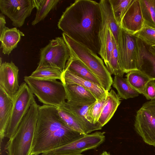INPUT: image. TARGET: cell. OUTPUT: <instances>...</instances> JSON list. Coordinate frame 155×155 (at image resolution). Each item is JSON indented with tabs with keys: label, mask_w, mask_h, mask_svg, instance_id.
<instances>
[{
	"label": "cell",
	"mask_w": 155,
	"mask_h": 155,
	"mask_svg": "<svg viewBox=\"0 0 155 155\" xmlns=\"http://www.w3.org/2000/svg\"><path fill=\"white\" fill-rule=\"evenodd\" d=\"M65 70L102 87L99 80L90 70L79 60L71 55L66 62Z\"/></svg>",
	"instance_id": "cell-22"
},
{
	"label": "cell",
	"mask_w": 155,
	"mask_h": 155,
	"mask_svg": "<svg viewBox=\"0 0 155 155\" xmlns=\"http://www.w3.org/2000/svg\"><path fill=\"white\" fill-rule=\"evenodd\" d=\"M134 127L146 143L155 147V100L145 102L137 110Z\"/></svg>",
	"instance_id": "cell-9"
},
{
	"label": "cell",
	"mask_w": 155,
	"mask_h": 155,
	"mask_svg": "<svg viewBox=\"0 0 155 155\" xmlns=\"http://www.w3.org/2000/svg\"><path fill=\"white\" fill-rule=\"evenodd\" d=\"M115 18L120 25L121 20L132 0H110Z\"/></svg>",
	"instance_id": "cell-33"
},
{
	"label": "cell",
	"mask_w": 155,
	"mask_h": 155,
	"mask_svg": "<svg viewBox=\"0 0 155 155\" xmlns=\"http://www.w3.org/2000/svg\"><path fill=\"white\" fill-rule=\"evenodd\" d=\"M142 94L148 100H155V80H151L147 83Z\"/></svg>",
	"instance_id": "cell-34"
},
{
	"label": "cell",
	"mask_w": 155,
	"mask_h": 155,
	"mask_svg": "<svg viewBox=\"0 0 155 155\" xmlns=\"http://www.w3.org/2000/svg\"><path fill=\"white\" fill-rule=\"evenodd\" d=\"M144 25L140 0H132L120 22L122 28L134 34Z\"/></svg>",
	"instance_id": "cell-13"
},
{
	"label": "cell",
	"mask_w": 155,
	"mask_h": 155,
	"mask_svg": "<svg viewBox=\"0 0 155 155\" xmlns=\"http://www.w3.org/2000/svg\"><path fill=\"white\" fill-rule=\"evenodd\" d=\"M18 71V67L12 61L0 64V86L13 100L20 87Z\"/></svg>",
	"instance_id": "cell-12"
},
{
	"label": "cell",
	"mask_w": 155,
	"mask_h": 155,
	"mask_svg": "<svg viewBox=\"0 0 155 155\" xmlns=\"http://www.w3.org/2000/svg\"><path fill=\"white\" fill-rule=\"evenodd\" d=\"M37 155H84L81 154H47L41 153Z\"/></svg>",
	"instance_id": "cell-36"
},
{
	"label": "cell",
	"mask_w": 155,
	"mask_h": 155,
	"mask_svg": "<svg viewBox=\"0 0 155 155\" xmlns=\"http://www.w3.org/2000/svg\"><path fill=\"white\" fill-rule=\"evenodd\" d=\"M67 126L59 115L58 107L40 106L31 155L56 149L84 135Z\"/></svg>",
	"instance_id": "cell-2"
},
{
	"label": "cell",
	"mask_w": 155,
	"mask_h": 155,
	"mask_svg": "<svg viewBox=\"0 0 155 155\" xmlns=\"http://www.w3.org/2000/svg\"><path fill=\"white\" fill-rule=\"evenodd\" d=\"M105 132L97 131L87 134L62 146L45 152L47 154H81L83 152L97 148L105 141Z\"/></svg>",
	"instance_id": "cell-10"
},
{
	"label": "cell",
	"mask_w": 155,
	"mask_h": 155,
	"mask_svg": "<svg viewBox=\"0 0 155 155\" xmlns=\"http://www.w3.org/2000/svg\"><path fill=\"white\" fill-rule=\"evenodd\" d=\"M114 49L109 60L106 66L111 75L123 76L124 74L121 70L119 64L118 47L113 36Z\"/></svg>",
	"instance_id": "cell-29"
},
{
	"label": "cell",
	"mask_w": 155,
	"mask_h": 155,
	"mask_svg": "<svg viewBox=\"0 0 155 155\" xmlns=\"http://www.w3.org/2000/svg\"><path fill=\"white\" fill-rule=\"evenodd\" d=\"M24 81L33 94L44 105L60 107L67 100L64 84L57 80H44L25 76Z\"/></svg>",
	"instance_id": "cell-5"
},
{
	"label": "cell",
	"mask_w": 155,
	"mask_h": 155,
	"mask_svg": "<svg viewBox=\"0 0 155 155\" xmlns=\"http://www.w3.org/2000/svg\"><path fill=\"white\" fill-rule=\"evenodd\" d=\"M117 46L120 65L123 72L127 73L132 70H137V38L120 28Z\"/></svg>",
	"instance_id": "cell-8"
},
{
	"label": "cell",
	"mask_w": 155,
	"mask_h": 155,
	"mask_svg": "<svg viewBox=\"0 0 155 155\" xmlns=\"http://www.w3.org/2000/svg\"><path fill=\"white\" fill-rule=\"evenodd\" d=\"M61 81L63 84H77L81 86L91 93L97 100L102 98L108 92L102 87L67 70L63 72Z\"/></svg>",
	"instance_id": "cell-17"
},
{
	"label": "cell",
	"mask_w": 155,
	"mask_h": 155,
	"mask_svg": "<svg viewBox=\"0 0 155 155\" xmlns=\"http://www.w3.org/2000/svg\"><path fill=\"white\" fill-rule=\"evenodd\" d=\"M120 98L114 90L111 89L107 94L106 101L97 121L102 127L111 119L120 104Z\"/></svg>",
	"instance_id": "cell-20"
},
{
	"label": "cell",
	"mask_w": 155,
	"mask_h": 155,
	"mask_svg": "<svg viewBox=\"0 0 155 155\" xmlns=\"http://www.w3.org/2000/svg\"><path fill=\"white\" fill-rule=\"evenodd\" d=\"M112 85L117 90L120 98L127 99L139 95V93L130 86L126 78L122 76H114Z\"/></svg>",
	"instance_id": "cell-25"
},
{
	"label": "cell",
	"mask_w": 155,
	"mask_h": 155,
	"mask_svg": "<svg viewBox=\"0 0 155 155\" xmlns=\"http://www.w3.org/2000/svg\"><path fill=\"white\" fill-rule=\"evenodd\" d=\"M34 8V0H0L1 13L9 18L16 27L24 25Z\"/></svg>",
	"instance_id": "cell-11"
},
{
	"label": "cell",
	"mask_w": 155,
	"mask_h": 155,
	"mask_svg": "<svg viewBox=\"0 0 155 155\" xmlns=\"http://www.w3.org/2000/svg\"><path fill=\"white\" fill-rule=\"evenodd\" d=\"M40 53L37 68L51 67L63 72L71 56L70 49L62 37H57L50 41L48 45L40 49Z\"/></svg>",
	"instance_id": "cell-6"
},
{
	"label": "cell",
	"mask_w": 155,
	"mask_h": 155,
	"mask_svg": "<svg viewBox=\"0 0 155 155\" xmlns=\"http://www.w3.org/2000/svg\"><path fill=\"white\" fill-rule=\"evenodd\" d=\"M99 39L100 48L99 54L106 65L114 49L113 35L107 25L102 27L99 34Z\"/></svg>",
	"instance_id": "cell-23"
},
{
	"label": "cell",
	"mask_w": 155,
	"mask_h": 155,
	"mask_svg": "<svg viewBox=\"0 0 155 155\" xmlns=\"http://www.w3.org/2000/svg\"><path fill=\"white\" fill-rule=\"evenodd\" d=\"M60 0H34L36 13L31 25H35L44 20L49 12L55 8Z\"/></svg>",
	"instance_id": "cell-24"
},
{
	"label": "cell",
	"mask_w": 155,
	"mask_h": 155,
	"mask_svg": "<svg viewBox=\"0 0 155 155\" xmlns=\"http://www.w3.org/2000/svg\"><path fill=\"white\" fill-rule=\"evenodd\" d=\"M101 8L102 27L107 25L109 26L117 45L120 28L114 15L110 0H101L99 2Z\"/></svg>",
	"instance_id": "cell-21"
},
{
	"label": "cell",
	"mask_w": 155,
	"mask_h": 155,
	"mask_svg": "<svg viewBox=\"0 0 155 155\" xmlns=\"http://www.w3.org/2000/svg\"><path fill=\"white\" fill-rule=\"evenodd\" d=\"M150 49L151 52L155 54V45L153 46H150Z\"/></svg>",
	"instance_id": "cell-37"
},
{
	"label": "cell",
	"mask_w": 155,
	"mask_h": 155,
	"mask_svg": "<svg viewBox=\"0 0 155 155\" xmlns=\"http://www.w3.org/2000/svg\"><path fill=\"white\" fill-rule=\"evenodd\" d=\"M134 35L147 45H155V28L144 24L140 30Z\"/></svg>",
	"instance_id": "cell-32"
},
{
	"label": "cell",
	"mask_w": 155,
	"mask_h": 155,
	"mask_svg": "<svg viewBox=\"0 0 155 155\" xmlns=\"http://www.w3.org/2000/svg\"><path fill=\"white\" fill-rule=\"evenodd\" d=\"M144 24L155 28V0H140Z\"/></svg>",
	"instance_id": "cell-28"
},
{
	"label": "cell",
	"mask_w": 155,
	"mask_h": 155,
	"mask_svg": "<svg viewBox=\"0 0 155 155\" xmlns=\"http://www.w3.org/2000/svg\"><path fill=\"white\" fill-rule=\"evenodd\" d=\"M63 71L51 67L37 68L29 76L36 79L44 80H59L61 81Z\"/></svg>",
	"instance_id": "cell-27"
},
{
	"label": "cell",
	"mask_w": 155,
	"mask_h": 155,
	"mask_svg": "<svg viewBox=\"0 0 155 155\" xmlns=\"http://www.w3.org/2000/svg\"><path fill=\"white\" fill-rule=\"evenodd\" d=\"M40 106L35 101L31 105L5 145L7 155H31Z\"/></svg>",
	"instance_id": "cell-3"
},
{
	"label": "cell",
	"mask_w": 155,
	"mask_h": 155,
	"mask_svg": "<svg viewBox=\"0 0 155 155\" xmlns=\"http://www.w3.org/2000/svg\"><path fill=\"white\" fill-rule=\"evenodd\" d=\"M90 105L76 104L67 101L59 107L64 109L73 116L81 125L85 134H87L93 131L100 130L102 127L98 123H91L86 118V112Z\"/></svg>",
	"instance_id": "cell-15"
},
{
	"label": "cell",
	"mask_w": 155,
	"mask_h": 155,
	"mask_svg": "<svg viewBox=\"0 0 155 155\" xmlns=\"http://www.w3.org/2000/svg\"><path fill=\"white\" fill-rule=\"evenodd\" d=\"M13 105L5 137L10 139L14 135L32 103L35 101L34 95L25 82L20 85L13 98Z\"/></svg>",
	"instance_id": "cell-7"
},
{
	"label": "cell",
	"mask_w": 155,
	"mask_h": 155,
	"mask_svg": "<svg viewBox=\"0 0 155 155\" xmlns=\"http://www.w3.org/2000/svg\"><path fill=\"white\" fill-rule=\"evenodd\" d=\"M100 155H111L109 153L107 152L106 151H104Z\"/></svg>",
	"instance_id": "cell-38"
},
{
	"label": "cell",
	"mask_w": 155,
	"mask_h": 155,
	"mask_svg": "<svg viewBox=\"0 0 155 155\" xmlns=\"http://www.w3.org/2000/svg\"><path fill=\"white\" fill-rule=\"evenodd\" d=\"M13 100L0 86V143L5 137L13 105Z\"/></svg>",
	"instance_id": "cell-18"
},
{
	"label": "cell",
	"mask_w": 155,
	"mask_h": 155,
	"mask_svg": "<svg viewBox=\"0 0 155 155\" xmlns=\"http://www.w3.org/2000/svg\"><path fill=\"white\" fill-rule=\"evenodd\" d=\"M67 96V101L84 105H91L97 100L89 91L77 84H64Z\"/></svg>",
	"instance_id": "cell-16"
},
{
	"label": "cell",
	"mask_w": 155,
	"mask_h": 155,
	"mask_svg": "<svg viewBox=\"0 0 155 155\" xmlns=\"http://www.w3.org/2000/svg\"><path fill=\"white\" fill-rule=\"evenodd\" d=\"M58 109L60 118L67 126L75 131L86 134L81 125L73 116L60 107H58Z\"/></svg>",
	"instance_id": "cell-31"
},
{
	"label": "cell",
	"mask_w": 155,
	"mask_h": 155,
	"mask_svg": "<svg viewBox=\"0 0 155 155\" xmlns=\"http://www.w3.org/2000/svg\"><path fill=\"white\" fill-rule=\"evenodd\" d=\"M24 36V34L16 27L10 28L5 26L0 34V48L3 53L9 55L17 48L21 37Z\"/></svg>",
	"instance_id": "cell-19"
},
{
	"label": "cell",
	"mask_w": 155,
	"mask_h": 155,
	"mask_svg": "<svg viewBox=\"0 0 155 155\" xmlns=\"http://www.w3.org/2000/svg\"><path fill=\"white\" fill-rule=\"evenodd\" d=\"M126 79L130 86L139 94H142L147 83L151 80L137 70L131 71L127 73Z\"/></svg>",
	"instance_id": "cell-26"
},
{
	"label": "cell",
	"mask_w": 155,
	"mask_h": 155,
	"mask_svg": "<svg viewBox=\"0 0 155 155\" xmlns=\"http://www.w3.org/2000/svg\"><path fill=\"white\" fill-rule=\"evenodd\" d=\"M107 94V93L102 98L97 100L88 107L86 117L91 123H98L97 121L106 101Z\"/></svg>",
	"instance_id": "cell-30"
},
{
	"label": "cell",
	"mask_w": 155,
	"mask_h": 155,
	"mask_svg": "<svg viewBox=\"0 0 155 155\" xmlns=\"http://www.w3.org/2000/svg\"><path fill=\"white\" fill-rule=\"evenodd\" d=\"M138 39L139 51L137 69L151 80H155V54L150 51V46Z\"/></svg>",
	"instance_id": "cell-14"
},
{
	"label": "cell",
	"mask_w": 155,
	"mask_h": 155,
	"mask_svg": "<svg viewBox=\"0 0 155 155\" xmlns=\"http://www.w3.org/2000/svg\"><path fill=\"white\" fill-rule=\"evenodd\" d=\"M62 37L69 48L71 55L79 60L95 75L104 89L110 91L113 79L103 60L90 49L73 39L65 33Z\"/></svg>",
	"instance_id": "cell-4"
},
{
	"label": "cell",
	"mask_w": 155,
	"mask_h": 155,
	"mask_svg": "<svg viewBox=\"0 0 155 155\" xmlns=\"http://www.w3.org/2000/svg\"><path fill=\"white\" fill-rule=\"evenodd\" d=\"M58 27L74 40L99 54V34L102 28L99 2L91 0L75 1L63 12Z\"/></svg>",
	"instance_id": "cell-1"
},
{
	"label": "cell",
	"mask_w": 155,
	"mask_h": 155,
	"mask_svg": "<svg viewBox=\"0 0 155 155\" xmlns=\"http://www.w3.org/2000/svg\"><path fill=\"white\" fill-rule=\"evenodd\" d=\"M6 21L5 16L2 13L0 14V34L5 27Z\"/></svg>",
	"instance_id": "cell-35"
}]
</instances>
